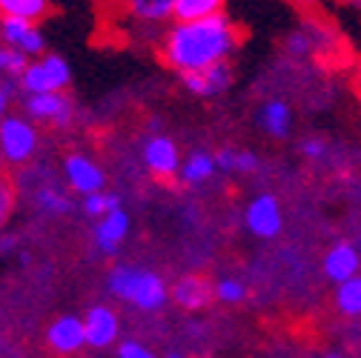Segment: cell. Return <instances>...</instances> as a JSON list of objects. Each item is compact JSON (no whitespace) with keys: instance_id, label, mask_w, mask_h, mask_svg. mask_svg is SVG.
<instances>
[{"instance_id":"obj_1","label":"cell","mask_w":361,"mask_h":358,"mask_svg":"<svg viewBox=\"0 0 361 358\" xmlns=\"http://www.w3.org/2000/svg\"><path fill=\"white\" fill-rule=\"evenodd\" d=\"M238 47H241V29L227 15L190 20V23L175 20L161 40V58L172 72L187 75L230 61Z\"/></svg>"},{"instance_id":"obj_2","label":"cell","mask_w":361,"mask_h":358,"mask_svg":"<svg viewBox=\"0 0 361 358\" xmlns=\"http://www.w3.org/2000/svg\"><path fill=\"white\" fill-rule=\"evenodd\" d=\"M106 290L141 312H158L169 301V284L158 273L135 264H115L106 273Z\"/></svg>"},{"instance_id":"obj_3","label":"cell","mask_w":361,"mask_h":358,"mask_svg":"<svg viewBox=\"0 0 361 358\" xmlns=\"http://www.w3.org/2000/svg\"><path fill=\"white\" fill-rule=\"evenodd\" d=\"M40 147V132L37 123L20 115H6L0 121V158L6 166H26Z\"/></svg>"},{"instance_id":"obj_4","label":"cell","mask_w":361,"mask_h":358,"mask_svg":"<svg viewBox=\"0 0 361 358\" xmlns=\"http://www.w3.org/2000/svg\"><path fill=\"white\" fill-rule=\"evenodd\" d=\"M72 83V66L63 55L47 52L35 61L20 75V89L23 95H49V92H66Z\"/></svg>"},{"instance_id":"obj_5","label":"cell","mask_w":361,"mask_h":358,"mask_svg":"<svg viewBox=\"0 0 361 358\" xmlns=\"http://www.w3.org/2000/svg\"><path fill=\"white\" fill-rule=\"evenodd\" d=\"M23 115L35 123H49L55 129H66L75 121V101L69 92H49V95H23L20 101Z\"/></svg>"},{"instance_id":"obj_6","label":"cell","mask_w":361,"mask_h":358,"mask_svg":"<svg viewBox=\"0 0 361 358\" xmlns=\"http://www.w3.org/2000/svg\"><path fill=\"white\" fill-rule=\"evenodd\" d=\"M61 172H63L66 187L75 195H80V198L106 190V172H104V166L95 158L83 155V152H69L63 158V163H61Z\"/></svg>"},{"instance_id":"obj_7","label":"cell","mask_w":361,"mask_h":358,"mask_svg":"<svg viewBox=\"0 0 361 358\" xmlns=\"http://www.w3.org/2000/svg\"><path fill=\"white\" fill-rule=\"evenodd\" d=\"M244 223L255 238H276L284 230V209L276 195L261 192L247 204Z\"/></svg>"},{"instance_id":"obj_8","label":"cell","mask_w":361,"mask_h":358,"mask_svg":"<svg viewBox=\"0 0 361 358\" xmlns=\"http://www.w3.org/2000/svg\"><path fill=\"white\" fill-rule=\"evenodd\" d=\"M0 43H4V47L18 49V52L26 55L29 61L47 55V37H43L40 26L32 23V20L0 18Z\"/></svg>"},{"instance_id":"obj_9","label":"cell","mask_w":361,"mask_h":358,"mask_svg":"<svg viewBox=\"0 0 361 358\" xmlns=\"http://www.w3.org/2000/svg\"><path fill=\"white\" fill-rule=\"evenodd\" d=\"M83 330H86V347L92 350H109L118 344L121 335V319L118 312L106 304H92L83 316Z\"/></svg>"},{"instance_id":"obj_10","label":"cell","mask_w":361,"mask_h":358,"mask_svg":"<svg viewBox=\"0 0 361 358\" xmlns=\"http://www.w3.org/2000/svg\"><path fill=\"white\" fill-rule=\"evenodd\" d=\"M180 149L169 135H161V132H152V135L144 141V163L155 178H178L180 169Z\"/></svg>"},{"instance_id":"obj_11","label":"cell","mask_w":361,"mask_h":358,"mask_svg":"<svg viewBox=\"0 0 361 358\" xmlns=\"http://www.w3.org/2000/svg\"><path fill=\"white\" fill-rule=\"evenodd\" d=\"M180 83H184V89L190 95H198V98H218L224 95L227 89L233 86V63L224 61V63H215L204 72H187V75H178Z\"/></svg>"},{"instance_id":"obj_12","label":"cell","mask_w":361,"mask_h":358,"mask_svg":"<svg viewBox=\"0 0 361 358\" xmlns=\"http://www.w3.org/2000/svg\"><path fill=\"white\" fill-rule=\"evenodd\" d=\"M47 344L52 352L58 355H78L86 347V330H83V319L78 316H61L49 324L47 330Z\"/></svg>"},{"instance_id":"obj_13","label":"cell","mask_w":361,"mask_h":358,"mask_svg":"<svg viewBox=\"0 0 361 358\" xmlns=\"http://www.w3.org/2000/svg\"><path fill=\"white\" fill-rule=\"evenodd\" d=\"M169 298L187 312H198L215 301V284L204 276H184L169 287Z\"/></svg>"},{"instance_id":"obj_14","label":"cell","mask_w":361,"mask_h":358,"mask_svg":"<svg viewBox=\"0 0 361 358\" xmlns=\"http://www.w3.org/2000/svg\"><path fill=\"white\" fill-rule=\"evenodd\" d=\"M322 270H324V276H327L333 284H344V281L361 276V252H358L353 244L338 241V244H333V247L324 252Z\"/></svg>"},{"instance_id":"obj_15","label":"cell","mask_w":361,"mask_h":358,"mask_svg":"<svg viewBox=\"0 0 361 358\" xmlns=\"http://www.w3.org/2000/svg\"><path fill=\"white\" fill-rule=\"evenodd\" d=\"M129 227H132V221H129V212L123 206L112 209L104 218H98V223H95V249L101 255H106V258L115 255L121 249V244L126 241Z\"/></svg>"},{"instance_id":"obj_16","label":"cell","mask_w":361,"mask_h":358,"mask_svg":"<svg viewBox=\"0 0 361 358\" xmlns=\"http://www.w3.org/2000/svg\"><path fill=\"white\" fill-rule=\"evenodd\" d=\"M258 126H261L264 135L276 138V141L290 138V132H293V109H290V104L281 101V98L264 101V106L258 109Z\"/></svg>"},{"instance_id":"obj_17","label":"cell","mask_w":361,"mask_h":358,"mask_svg":"<svg viewBox=\"0 0 361 358\" xmlns=\"http://www.w3.org/2000/svg\"><path fill=\"white\" fill-rule=\"evenodd\" d=\"M175 4L178 0H121L123 12L147 26H158L166 20H175Z\"/></svg>"},{"instance_id":"obj_18","label":"cell","mask_w":361,"mask_h":358,"mask_svg":"<svg viewBox=\"0 0 361 358\" xmlns=\"http://www.w3.org/2000/svg\"><path fill=\"white\" fill-rule=\"evenodd\" d=\"M215 172H218L215 155L204 152V149H195V152H190L184 161H180L178 178H180V184H187V187H204L207 181L215 178Z\"/></svg>"},{"instance_id":"obj_19","label":"cell","mask_w":361,"mask_h":358,"mask_svg":"<svg viewBox=\"0 0 361 358\" xmlns=\"http://www.w3.org/2000/svg\"><path fill=\"white\" fill-rule=\"evenodd\" d=\"M32 201H35V206L40 209V212H47V215H69L72 212V195L69 192H63L61 187H55V184H47V187H37L35 192H32Z\"/></svg>"},{"instance_id":"obj_20","label":"cell","mask_w":361,"mask_h":358,"mask_svg":"<svg viewBox=\"0 0 361 358\" xmlns=\"http://www.w3.org/2000/svg\"><path fill=\"white\" fill-rule=\"evenodd\" d=\"M52 9V0H0V18H20V20H43Z\"/></svg>"},{"instance_id":"obj_21","label":"cell","mask_w":361,"mask_h":358,"mask_svg":"<svg viewBox=\"0 0 361 358\" xmlns=\"http://www.w3.org/2000/svg\"><path fill=\"white\" fill-rule=\"evenodd\" d=\"M224 4H227V0H178L175 4V20L190 23V20H204V18L224 15Z\"/></svg>"},{"instance_id":"obj_22","label":"cell","mask_w":361,"mask_h":358,"mask_svg":"<svg viewBox=\"0 0 361 358\" xmlns=\"http://www.w3.org/2000/svg\"><path fill=\"white\" fill-rule=\"evenodd\" d=\"M336 307L347 319H361V276L336 287Z\"/></svg>"},{"instance_id":"obj_23","label":"cell","mask_w":361,"mask_h":358,"mask_svg":"<svg viewBox=\"0 0 361 358\" xmlns=\"http://www.w3.org/2000/svg\"><path fill=\"white\" fill-rule=\"evenodd\" d=\"M301 29L307 32V37H310V43H312V55H327V52L336 47V43H338L336 29H330V26L322 23V20H304Z\"/></svg>"},{"instance_id":"obj_24","label":"cell","mask_w":361,"mask_h":358,"mask_svg":"<svg viewBox=\"0 0 361 358\" xmlns=\"http://www.w3.org/2000/svg\"><path fill=\"white\" fill-rule=\"evenodd\" d=\"M26 66H29V58L26 55H20L18 49L4 47V43H0V80L20 83V75H23Z\"/></svg>"},{"instance_id":"obj_25","label":"cell","mask_w":361,"mask_h":358,"mask_svg":"<svg viewBox=\"0 0 361 358\" xmlns=\"http://www.w3.org/2000/svg\"><path fill=\"white\" fill-rule=\"evenodd\" d=\"M80 209L89 215V218H104L109 215L112 209H121V198L115 192H95V195H86L80 198Z\"/></svg>"},{"instance_id":"obj_26","label":"cell","mask_w":361,"mask_h":358,"mask_svg":"<svg viewBox=\"0 0 361 358\" xmlns=\"http://www.w3.org/2000/svg\"><path fill=\"white\" fill-rule=\"evenodd\" d=\"M247 298V284L238 278H221L215 281V301L221 304H241Z\"/></svg>"},{"instance_id":"obj_27","label":"cell","mask_w":361,"mask_h":358,"mask_svg":"<svg viewBox=\"0 0 361 358\" xmlns=\"http://www.w3.org/2000/svg\"><path fill=\"white\" fill-rule=\"evenodd\" d=\"M15 201H18V192H15L12 178L0 172V227H4L9 215L15 212Z\"/></svg>"},{"instance_id":"obj_28","label":"cell","mask_w":361,"mask_h":358,"mask_svg":"<svg viewBox=\"0 0 361 358\" xmlns=\"http://www.w3.org/2000/svg\"><path fill=\"white\" fill-rule=\"evenodd\" d=\"M284 49L290 58H310L312 55V43L307 37L304 29H293L287 37H284Z\"/></svg>"},{"instance_id":"obj_29","label":"cell","mask_w":361,"mask_h":358,"mask_svg":"<svg viewBox=\"0 0 361 358\" xmlns=\"http://www.w3.org/2000/svg\"><path fill=\"white\" fill-rule=\"evenodd\" d=\"M298 152H301L307 161H322V158L327 155V141L319 138V135H307V138H301Z\"/></svg>"},{"instance_id":"obj_30","label":"cell","mask_w":361,"mask_h":358,"mask_svg":"<svg viewBox=\"0 0 361 358\" xmlns=\"http://www.w3.org/2000/svg\"><path fill=\"white\" fill-rule=\"evenodd\" d=\"M118 358H158V355L147 344L129 338V341H121L118 344Z\"/></svg>"},{"instance_id":"obj_31","label":"cell","mask_w":361,"mask_h":358,"mask_svg":"<svg viewBox=\"0 0 361 358\" xmlns=\"http://www.w3.org/2000/svg\"><path fill=\"white\" fill-rule=\"evenodd\" d=\"M20 83H15V80H0V121H4L6 115H12L9 109H12V101H15V89H18Z\"/></svg>"},{"instance_id":"obj_32","label":"cell","mask_w":361,"mask_h":358,"mask_svg":"<svg viewBox=\"0 0 361 358\" xmlns=\"http://www.w3.org/2000/svg\"><path fill=\"white\" fill-rule=\"evenodd\" d=\"M258 169V155L250 149H235V172L238 175H250Z\"/></svg>"},{"instance_id":"obj_33","label":"cell","mask_w":361,"mask_h":358,"mask_svg":"<svg viewBox=\"0 0 361 358\" xmlns=\"http://www.w3.org/2000/svg\"><path fill=\"white\" fill-rule=\"evenodd\" d=\"M215 163H218V172H235V149H230V147L218 149Z\"/></svg>"},{"instance_id":"obj_34","label":"cell","mask_w":361,"mask_h":358,"mask_svg":"<svg viewBox=\"0 0 361 358\" xmlns=\"http://www.w3.org/2000/svg\"><path fill=\"white\" fill-rule=\"evenodd\" d=\"M18 249V238L15 235H0V252H15Z\"/></svg>"},{"instance_id":"obj_35","label":"cell","mask_w":361,"mask_h":358,"mask_svg":"<svg viewBox=\"0 0 361 358\" xmlns=\"http://www.w3.org/2000/svg\"><path fill=\"white\" fill-rule=\"evenodd\" d=\"M287 4L301 6V9H310V6H315V4H322V0H287Z\"/></svg>"},{"instance_id":"obj_36","label":"cell","mask_w":361,"mask_h":358,"mask_svg":"<svg viewBox=\"0 0 361 358\" xmlns=\"http://www.w3.org/2000/svg\"><path fill=\"white\" fill-rule=\"evenodd\" d=\"M341 4H347V6H361V0H341Z\"/></svg>"},{"instance_id":"obj_37","label":"cell","mask_w":361,"mask_h":358,"mask_svg":"<svg viewBox=\"0 0 361 358\" xmlns=\"http://www.w3.org/2000/svg\"><path fill=\"white\" fill-rule=\"evenodd\" d=\"M166 358H184V355H180V352H169Z\"/></svg>"},{"instance_id":"obj_38","label":"cell","mask_w":361,"mask_h":358,"mask_svg":"<svg viewBox=\"0 0 361 358\" xmlns=\"http://www.w3.org/2000/svg\"><path fill=\"white\" fill-rule=\"evenodd\" d=\"M324 358H344V355H338V352H330V355H324Z\"/></svg>"},{"instance_id":"obj_39","label":"cell","mask_w":361,"mask_h":358,"mask_svg":"<svg viewBox=\"0 0 361 358\" xmlns=\"http://www.w3.org/2000/svg\"><path fill=\"white\" fill-rule=\"evenodd\" d=\"M0 166H4V158H0Z\"/></svg>"}]
</instances>
